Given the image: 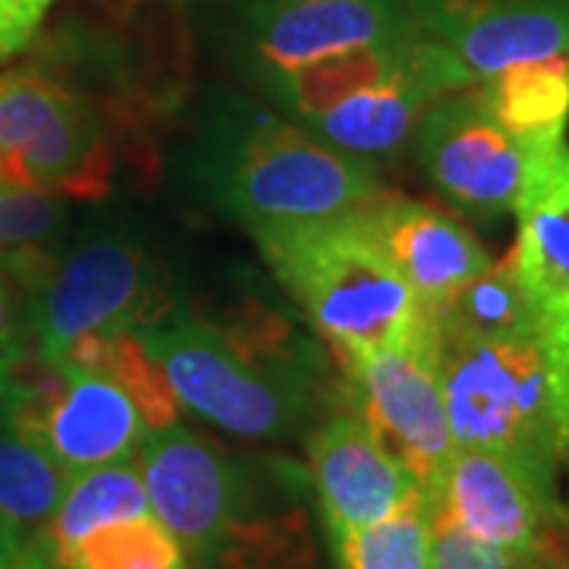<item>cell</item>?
<instances>
[{
	"label": "cell",
	"instance_id": "1",
	"mask_svg": "<svg viewBox=\"0 0 569 569\" xmlns=\"http://www.w3.org/2000/svg\"><path fill=\"white\" fill-rule=\"evenodd\" d=\"M193 171L209 200L250 234L336 219L380 190L370 162L241 99L216 104L206 118Z\"/></svg>",
	"mask_w": 569,
	"mask_h": 569
},
{
	"label": "cell",
	"instance_id": "2",
	"mask_svg": "<svg viewBox=\"0 0 569 569\" xmlns=\"http://www.w3.org/2000/svg\"><path fill=\"white\" fill-rule=\"evenodd\" d=\"M433 361L452 443L500 452L557 490V471L569 462V365L545 329L437 332Z\"/></svg>",
	"mask_w": 569,
	"mask_h": 569
},
{
	"label": "cell",
	"instance_id": "3",
	"mask_svg": "<svg viewBox=\"0 0 569 569\" xmlns=\"http://www.w3.org/2000/svg\"><path fill=\"white\" fill-rule=\"evenodd\" d=\"M253 238L336 361L433 336V317L373 241L358 206L336 219Z\"/></svg>",
	"mask_w": 569,
	"mask_h": 569
},
{
	"label": "cell",
	"instance_id": "4",
	"mask_svg": "<svg viewBox=\"0 0 569 569\" xmlns=\"http://www.w3.org/2000/svg\"><path fill=\"white\" fill-rule=\"evenodd\" d=\"M178 402L244 440H288L323 406V392L247 358L212 323L168 313L137 329Z\"/></svg>",
	"mask_w": 569,
	"mask_h": 569
},
{
	"label": "cell",
	"instance_id": "5",
	"mask_svg": "<svg viewBox=\"0 0 569 569\" xmlns=\"http://www.w3.org/2000/svg\"><path fill=\"white\" fill-rule=\"evenodd\" d=\"M159 269L146 250L118 234H96L54 260L32 288L26 323L44 358L92 332H137L164 317Z\"/></svg>",
	"mask_w": 569,
	"mask_h": 569
},
{
	"label": "cell",
	"instance_id": "6",
	"mask_svg": "<svg viewBox=\"0 0 569 569\" xmlns=\"http://www.w3.org/2000/svg\"><path fill=\"white\" fill-rule=\"evenodd\" d=\"M224 32L257 92L288 70L351 48L421 36L406 0H228Z\"/></svg>",
	"mask_w": 569,
	"mask_h": 569
},
{
	"label": "cell",
	"instance_id": "7",
	"mask_svg": "<svg viewBox=\"0 0 569 569\" xmlns=\"http://www.w3.org/2000/svg\"><path fill=\"white\" fill-rule=\"evenodd\" d=\"M433 358L437 332L411 346L373 348L339 361L342 399L411 471L430 503L456 452Z\"/></svg>",
	"mask_w": 569,
	"mask_h": 569
},
{
	"label": "cell",
	"instance_id": "8",
	"mask_svg": "<svg viewBox=\"0 0 569 569\" xmlns=\"http://www.w3.org/2000/svg\"><path fill=\"white\" fill-rule=\"evenodd\" d=\"M415 152L427 181L456 209L475 219L516 212L529 152L490 114L478 82L427 108L415 130Z\"/></svg>",
	"mask_w": 569,
	"mask_h": 569
},
{
	"label": "cell",
	"instance_id": "9",
	"mask_svg": "<svg viewBox=\"0 0 569 569\" xmlns=\"http://www.w3.org/2000/svg\"><path fill=\"white\" fill-rule=\"evenodd\" d=\"M430 509L488 545L569 550V509L557 490L490 449L456 447Z\"/></svg>",
	"mask_w": 569,
	"mask_h": 569
},
{
	"label": "cell",
	"instance_id": "10",
	"mask_svg": "<svg viewBox=\"0 0 569 569\" xmlns=\"http://www.w3.org/2000/svg\"><path fill=\"white\" fill-rule=\"evenodd\" d=\"M137 468L152 516L181 541L187 557L209 563L247 503L238 468L181 425L149 430Z\"/></svg>",
	"mask_w": 569,
	"mask_h": 569
},
{
	"label": "cell",
	"instance_id": "11",
	"mask_svg": "<svg viewBox=\"0 0 569 569\" xmlns=\"http://www.w3.org/2000/svg\"><path fill=\"white\" fill-rule=\"evenodd\" d=\"M425 39L475 80L509 63L569 54V0H406Z\"/></svg>",
	"mask_w": 569,
	"mask_h": 569
},
{
	"label": "cell",
	"instance_id": "12",
	"mask_svg": "<svg viewBox=\"0 0 569 569\" xmlns=\"http://www.w3.org/2000/svg\"><path fill=\"white\" fill-rule=\"evenodd\" d=\"M307 452L326 535L373 526L418 490L411 471L348 402L313 427Z\"/></svg>",
	"mask_w": 569,
	"mask_h": 569
},
{
	"label": "cell",
	"instance_id": "13",
	"mask_svg": "<svg viewBox=\"0 0 569 569\" xmlns=\"http://www.w3.org/2000/svg\"><path fill=\"white\" fill-rule=\"evenodd\" d=\"M475 82L478 80L449 51L427 39L421 58L402 73L365 92H355L351 99L301 127L326 146L373 164L406 149L430 104Z\"/></svg>",
	"mask_w": 569,
	"mask_h": 569
},
{
	"label": "cell",
	"instance_id": "14",
	"mask_svg": "<svg viewBox=\"0 0 569 569\" xmlns=\"http://www.w3.org/2000/svg\"><path fill=\"white\" fill-rule=\"evenodd\" d=\"M509 250L550 348L569 365V146L529 156Z\"/></svg>",
	"mask_w": 569,
	"mask_h": 569
},
{
	"label": "cell",
	"instance_id": "15",
	"mask_svg": "<svg viewBox=\"0 0 569 569\" xmlns=\"http://www.w3.org/2000/svg\"><path fill=\"white\" fill-rule=\"evenodd\" d=\"M358 216L427 313L490 266L485 244L447 209L377 190Z\"/></svg>",
	"mask_w": 569,
	"mask_h": 569
},
{
	"label": "cell",
	"instance_id": "16",
	"mask_svg": "<svg viewBox=\"0 0 569 569\" xmlns=\"http://www.w3.org/2000/svg\"><path fill=\"white\" fill-rule=\"evenodd\" d=\"M490 114L529 156L567 142L569 54L509 63L478 80Z\"/></svg>",
	"mask_w": 569,
	"mask_h": 569
},
{
	"label": "cell",
	"instance_id": "17",
	"mask_svg": "<svg viewBox=\"0 0 569 569\" xmlns=\"http://www.w3.org/2000/svg\"><path fill=\"white\" fill-rule=\"evenodd\" d=\"M152 512L146 485H142L137 459H123L111 466L89 468L80 471L67 481L61 503L54 509L51 522L44 526V550H48V563L70 548L73 541H80L86 531Z\"/></svg>",
	"mask_w": 569,
	"mask_h": 569
},
{
	"label": "cell",
	"instance_id": "18",
	"mask_svg": "<svg viewBox=\"0 0 569 569\" xmlns=\"http://www.w3.org/2000/svg\"><path fill=\"white\" fill-rule=\"evenodd\" d=\"M58 365L99 373V377H108L111 383H118L133 399V406L140 408L149 430L178 425L181 402H178L174 389L168 387L164 373L152 361V355L146 351L137 332L121 329V332L80 336L77 342L63 348Z\"/></svg>",
	"mask_w": 569,
	"mask_h": 569
},
{
	"label": "cell",
	"instance_id": "19",
	"mask_svg": "<svg viewBox=\"0 0 569 569\" xmlns=\"http://www.w3.org/2000/svg\"><path fill=\"white\" fill-rule=\"evenodd\" d=\"M70 475L0 411V529L41 538Z\"/></svg>",
	"mask_w": 569,
	"mask_h": 569
},
{
	"label": "cell",
	"instance_id": "20",
	"mask_svg": "<svg viewBox=\"0 0 569 569\" xmlns=\"http://www.w3.org/2000/svg\"><path fill=\"white\" fill-rule=\"evenodd\" d=\"M430 317L437 332L452 336H509L541 329L509 253L497 263L490 260V266L456 288Z\"/></svg>",
	"mask_w": 569,
	"mask_h": 569
},
{
	"label": "cell",
	"instance_id": "21",
	"mask_svg": "<svg viewBox=\"0 0 569 569\" xmlns=\"http://www.w3.org/2000/svg\"><path fill=\"white\" fill-rule=\"evenodd\" d=\"M67 228L63 197L0 183V269L17 276L22 288H36L54 266L51 247Z\"/></svg>",
	"mask_w": 569,
	"mask_h": 569
},
{
	"label": "cell",
	"instance_id": "22",
	"mask_svg": "<svg viewBox=\"0 0 569 569\" xmlns=\"http://www.w3.org/2000/svg\"><path fill=\"white\" fill-rule=\"evenodd\" d=\"M339 569H430V500L408 493L387 519L329 535Z\"/></svg>",
	"mask_w": 569,
	"mask_h": 569
},
{
	"label": "cell",
	"instance_id": "23",
	"mask_svg": "<svg viewBox=\"0 0 569 569\" xmlns=\"http://www.w3.org/2000/svg\"><path fill=\"white\" fill-rule=\"evenodd\" d=\"M54 569H187V550L152 512L86 531L51 560Z\"/></svg>",
	"mask_w": 569,
	"mask_h": 569
},
{
	"label": "cell",
	"instance_id": "24",
	"mask_svg": "<svg viewBox=\"0 0 569 569\" xmlns=\"http://www.w3.org/2000/svg\"><path fill=\"white\" fill-rule=\"evenodd\" d=\"M82 99V89L41 70L0 73V162L58 127Z\"/></svg>",
	"mask_w": 569,
	"mask_h": 569
},
{
	"label": "cell",
	"instance_id": "25",
	"mask_svg": "<svg viewBox=\"0 0 569 569\" xmlns=\"http://www.w3.org/2000/svg\"><path fill=\"white\" fill-rule=\"evenodd\" d=\"M209 563L216 569H313L305 516H244L241 509Z\"/></svg>",
	"mask_w": 569,
	"mask_h": 569
},
{
	"label": "cell",
	"instance_id": "26",
	"mask_svg": "<svg viewBox=\"0 0 569 569\" xmlns=\"http://www.w3.org/2000/svg\"><path fill=\"white\" fill-rule=\"evenodd\" d=\"M430 569H569V550L488 545L430 509Z\"/></svg>",
	"mask_w": 569,
	"mask_h": 569
},
{
	"label": "cell",
	"instance_id": "27",
	"mask_svg": "<svg viewBox=\"0 0 569 569\" xmlns=\"http://www.w3.org/2000/svg\"><path fill=\"white\" fill-rule=\"evenodd\" d=\"M54 3L58 0H0V61L17 58L32 44Z\"/></svg>",
	"mask_w": 569,
	"mask_h": 569
},
{
	"label": "cell",
	"instance_id": "28",
	"mask_svg": "<svg viewBox=\"0 0 569 569\" xmlns=\"http://www.w3.org/2000/svg\"><path fill=\"white\" fill-rule=\"evenodd\" d=\"M26 329H29V323H26V313L20 310V301L13 295V282L0 269V389H3L10 370L29 346Z\"/></svg>",
	"mask_w": 569,
	"mask_h": 569
},
{
	"label": "cell",
	"instance_id": "29",
	"mask_svg": "<svg viewBox=\"0 0 569 569\" xmlns=\"http://www.w3.org/2000/svg\"><path fill=\"white\" fill-rule=\"evenodd\" d=\"M0 569H51L44 541L0 529Z\"/></svg>",
	"mask_w": 569,
	"mask_h": 569
}]
</instances>
